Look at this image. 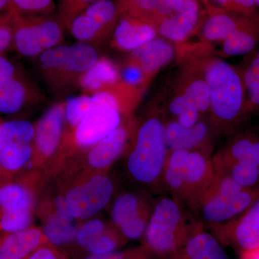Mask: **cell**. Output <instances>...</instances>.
I'll list each match as a JSON object with an SVG mask.
<instances>
[{"mask_svg": "<svg viewBox=\"0 0 259 259\" xmlns=\"http://www.w3.org/2000/svg\"><path fill=\"white\" fill-rule=\"evenodd\" d=\"M16 75L14 65L7 58L0 54V90L4 88L12 79H14Z\"/></svg>", "mask_w": 259, "mask_h": 259, "instance_id": "cell-40", "label": "cell"}, {"mask_svg": "<svg viewBox=\"0 0 259 259\" xmlns=\"http://www.w3.org/2000/svg\"><path fill=\"white\" fill-rule=\"evenodd\" d=\"M127 139V131L119 126L101 140L89 154L90 165L96 168H105L120 154Z\"/></svg>", "mask_w": 259, "mask_h": 259, "instance_id": "cell-25", "label": "cell"}, {"mask_svg": "<svg viewBox=\"0 0 259 259\" xmlns=\"http://www.w3.org/2000/svg\"><path fill=\"white\" fill-rule=\"evenodd\" d=\"M258 198L259 187L244 188L216 171L214 180L192 207L199 209L204 221L222 225L241 215Z\"/></svg>", "mask_w": 259, "mask_h": 259, "instance_id": "cell-1", "label": "cell"}, {"mask_svg": "<svg viewBox=\"0 0 259 259\" xmlns=\"http://www.w3.org/2000/svg\"><path fill=\"white\" fill-rule=\"evenodd\" d=\"M41 234L37 229L10 233L0 241V259H24L40 243Z\"/></svg>", "mask_w": 259, "mask_h": 259, "instance_id": "cell-24", "label": "cell"}, {"mask_svg": "<svg viewBox=\"0 0 259 259\" xmlns=\"http://www.w3.org/2000/svg\"><path fill=\"white\" fill-rule=\"evenodd\" d=\"M112 218L122 233L131 239H137L146 231V217L141 211L139 199L134 194H122L117 199Z\"/></svg>", "mask_w": 259, "mask_h": 259, "instance_id": "cell-16", "label": "cell"}, {"mask_svg": "<svg viewBox=\"0 0 259 259\" xmlns=\"http://www.w3.org/2000/svg\"><path fill=\"white\" fill-rule=\"evenodd\" d=\"M240 259H259V247L252 249L241 250Z\"/></svg>", "mask_w": 259, "mask_h": 259, "instance_id": "cell-46", "label": "cell"}, {"mask_svg": "<svg viewBox=\"0 0 259 259\" xmlns=\"http://www.w3.org/2000/svg\"><path fill=\"white\" fill-rule=\"evenodd\" d=\"M197 1H198V0H197ZM202 1H203L205 4H207V0H202Z\"/></svg>", "mask_w": 259, "mask_h": 259, "instance_id": "cell-50", "label": "cell"}, {"mask_svg": "<svg viewBox=\"0 0 259 259\" xmlns=\"http://www.w3.org/2000/svg\"><path fill=\"white\" fill-rule=\"evenodd\" d=\"M10 6L11 0H0V14H10Z\"/></svg>", "mask_w": 259, "mask_h": 259, "instance_id": "cell-47", "label": "cell"}, {"mask_svg": "<svg viewBox=\"0 0 259 259\" xmlns=\"http://www.w3.org/2000/svg\"><path fill=\"white\" fill-rule=\"evenodd\" d=\"M201 16V8L197 0H185L182 8L175 14L164 19L156 29L165 38L182 41L195 30Z\"/></svg>", "mask_w": 259, "mask_h": 259, "instance_id": "cell-15", "label": "cell"}, {"mask_svg": "<svg viewBox=\"0 0 259 259\" xmlns=\"http://www.w3.org/2000/svg\"><path fill=\"white\" fill-rule=\"evenodd\" d=\"M35 136L28 121H8L0 125V166L16 171L29 161L32 155L30 143Z\"/></svg>", "mask_w": 259, "mask_h": 259, "instance_id": "cell-8", "label": "cell"}, {"mask_svg": "<svg viewBox=\"0 0 259 259\" xmlns=\"http://www.w3.org/2000/svg\"><path fill=\"white\" fill-rule=\"evenodd\" d=\"M193 106L189 102L185 95L175 97L169 105V110L172 115L179 116L189 107Z\"/></svg>", "mask_w": 259, "mask_h": 259, "instance_id": "cell-42", "label": "cell"}, {"mask_svg": "<svg viewBox=\"0 0 259 259\" xmlns=\"http://www.w3.org/2000/svg\"><path fill=\"white\" fill-rule=\"evenodd\" d=\"M246 98V114L259 108V52L250 61L242 74Z\"/></svg>", "mask_w": 259, "mask_h": 259, "instance_id": "cell-29", "label": "cell"}, {"mask_svg": "<svg viewBox=\"0 0 259 259\" xmlns=\"http://www.w3.org/2000/svg\"><path fill=\"white\" fill-rule=\"evenodd\" d=\"M207 134V125L202 122H198L189 128L182 127L177 121H173L165 126L167 148L171 151L175 150L190 151L203 142Z\"/></svg>", "mask_w": 259, "mask_h": 259, "instance_id": "cell-22", "label": "cell"}, {"mask_svg": "<svg viewBox=\"0 0 259 259\" xmlns=\"http://www.w3.org/2000/svg\"><path fill=\"white\" fill-rule=\"evenodd\" d=\"M120 124V112L113 109H96L76 126V142L81 146L97 144L117 128Z\"/></svg>", "mask_w": 259, "mask_h": 259, "instance_id": "cell-13", "label": "cell"}, {"mask_svg": "<svg viewBox=\"0 0 259 259\" xmlns=\"http://www.w3.org/2000/svg\"><path fill=\"white\" fill-rule=\"evenodd\" d=\"M215 171L229 177L242 187L246 189L259 187V167L254 161H231L221 158L213 162Z\"/></svg>", "mask_w": 259, "mask_h": 259, "instance_id": "cell-26", "label": "cell"}, {"mask_svg": "<svg viewBox=\"0 0 259 259\" xmlns=\"http://www.w3.org/2000/svg\"><path fill=\"white\" fill-rule=\"evenodd\" d=\"M165 126L158 118H151L141 126L136 146L130 154L127 167L136 180L152 183L163 171L167 158Z\"/></svg>", "mask_w": 259, "mask_h": 259, "instance_id": "cell-4", "label": "cell"}, {"mask_svg": "<svg viewBox=\"0 0 259 259\" xmlns=\"http://www.w3.org/2000/svg\"><path fill=\"white\" fill-rule=\"evenodd\" d=\"M253 157L255 163L259 167V138L255 136L253 142Z\"/></svg>", "mask_w": 259, "mask_h": 259, "instance_id": "cell-48", "label": "cell"}, {"mask_svg": "<svg viewBox=\"0 0 259 259\" xmlns=\"http://www.w3.org/2000/svg\"><path fill=\"white\" fill-rule=\"evenodd\" d=\"M28 259H56L55 255L47 248H41L32 253Z\"/></svg>", "mask_w": 259, "mask_h": 259, "instance_id": "cell-45", "label": "cell"}, {"mask_svg": "<svg viewBox=\"0 0 259 259\" xmlns=\"http://www.w3.org/2000/svg\"><path fill=\"white\" fill-rule=\"evenodd\" d=\"M183 95L199 112L206 111L210 107V95L205 80H195L187 87Z\"/></svg>", "mask_w": 259, "mask_h": 259, "instance_id": "cell-33", "label": "cell"}, {"mask_svg": "<svg viewBox=\"0 0 259 259\" xmlns=\"http://www.w3.org/2000/svg\"><path fill=\"white\" fill-rule=\"evenodd\" d=\"M49 224L44 228V233L51 243L61 245L72 241L76 235V228L72 222L66 221L57 214L48 220Z\"/></svg>", "mask_w": 259, "mask_h": 259, "instance_id": "cell-30", "label": "cell"}, {"mask_svg": "<svg viewBox=\"0 0 259 259\" xmlns=\"http://www.w3.org/2000/svg\"><path fill=\"white\" fill-rule=\"evenodd\" d=\"M197 230L187 223L178 202L172 199L163 198L156 204L146 227V242L156 253H173Z\"/></svg>", "mask_w": 259, "mask_h": 259, "instance_id": "cell-3", "label": "cell"}, {"mask_svg": "<svg viewBox=\"0 0 259 259\" xmlns=\"http://www.w3.org/2000/svg\"><path fill=\"white\" fill-rule=\"evenodd\" d=\"M208 16L202 25V33L209 41H223L248 20V15L238 14L208 5Z\"/></svg>", "mask_w": 259, "mask_h": 259, "instance_id": "cell-18", "label": "cell"}, {"mask_svg": "<svg viewBox=\"0 0 259 259\" xmlns=\"http://www.w3.org/2000/svg\"><path fill=\"white\" fill-rule=\"evenodd\" d=\"M28 97V84L16 75L14 79L0 90V112L13 114L20 111Z\"/></svg>", "mask_w": 259, "mask_h": 259, "instance_id": "cell-27", "label": "cell"}, {"mask_svg": "<svg viewBox=\"0 0 259 259\" xmlns=\"http://www.w3.org/2000/svg\"><path fill=\"white\" fill-rule=\"evenodd\" d=\"M173 253L172 259H228L222 245L214 236L197 230Z\"/></svg>", "mask_w": 259, "mask_h": 259, "instance_id": "cell-20", "label": "cell"}, {"mask_svg": "<svg viewBox=\"0 0 259 259\" xmlns=\"http://www.w3.org/2000/svg\"><path fill=\"white\" fill-rule=\"evenodd\" d=\"M156 34L157 30L151 24L123 13L114 28V45L120 50L134 51L156 38Z\"/></svg>", "mask_w": 259, "mask_h": 259, "instance_id": "cell-14", "label": "cell"}, {"mask_svg": "<svg viewBox=\"0 0 259 259\" xmlns=\"http://www.w3.org/2000/svg\"><path fill=\"white\" fill-rule=\"evenodd\" d=\"M32 199L23 186L8 185L0 189V229L6 233L28 229L31 221Z\"/></svg>", "mask_w": 259, "mask_h": 259, "instance_id": "cell-10", "label": "cell"}, {"mask_svg": "<svg viewBox=\"0 0 259 259\" xmlns=\"http://www.w3.org/2000/svg\"><path fill=\"white\" fill-rule=\"evenodd\" d=\"M224 238L241 250L259 247V198L246 210L221 228Z\"/></svg>", "mask_w": 259, "mask_h": 259, "instance_id": "cell-12", "label": "cell"}, {"mask_svg": "<svg viewBox=\"0 0 259 259\" xmlns=\"http://www.w3.org/2000/svg\"><path fill=\"white\" fill-rule=\"evenodd\" d=\"M120 76L125 84L135 88L144 81L145 74L139 64L131 60L122 69Z\"/></svg>", "mask_w": 259, "mask_h": 259, "instance_id": "cell-37", "label": "cell"}, {"mask_svg": "<svg viewBox=\"0 0 259 259\" xmlns=\"http://www.w3.org/2000/svg\"><path fill=\"white\" fill-rule=\"evenodd\" d=\"M96 1L97 0H59V17L65 28H69L72 20Z\"/></svg>", "mask_w": 259, "mask_h": 259, "instance_id": "cell-34", "label": "cell"}, {"mask_svg": "<svg viewBox=\"0 0 259 259\" xmlns=\"http://www.w3.org/2000/svg\"><path fill=\"white\" fill-rule=\"evenodd\" d=\"M216 175L213 161L198 151H190L186 161L184 187L180 197L191 207L207 190Z\"/></svg>", "mask_w": 259, "mask_h": 259, "instance_id": "cell-11", "label": "cell"}, {"mask_svg": "<svg viewBox=\"0 0 259 259\" xmlns=\"http://www.w3.org/2000/svg\"><path fill=\"white\" fill-rule=\"evenodd\" d=\"M112 193L111 181L105 177L96 176L70 190L65 200L73 218L87 219L101 210L108 203Z\"/></svg>", "mask_w": 259, "mask_h": 259, "instance_id": "cell-9", "label": "cell"}, {"mask_svg": "<svg viewBox=\"0 0 259 259\" xmlns=\"http://www.w3.org/2000/svg\"><path fill=\"white\" fill-rule=\"evenodd\" d=\"M120 78L118 69L114 63L107 58L97 59L79 79L81 88L88 93H95L105 90L117 83Z\"/></svg>", "mask_w": 259, "mask_h": 259, "instance_id": "cell-23", "label": "cell"}, {"mask_svg": "<svg viewBox=\"0 0 259 259\" xmlns=\"http://www.w3.org/2000/svg\"><path fill=\"white\" fill-rule=\"evenodd\" d=\"M13 46V28L11 15L0 14V54Z\"/></svg>", "mask_w": 259, "mask_h": 259, "instance_id": "cell-38", "label": "cell"}, {"mask_svg": "<svg viewBox=\"0 0 259 259\" xmlns=\"http://www.w3.org/2000/svg\"><path fill=\"white\" fill-rule=\"evenodd\" d=\"M104 231V225L99 220L87 223L76 234L78 243L83 247H88L97 238L101 236Z\"/></svg>", "mask_w": 259, "mask_h": 259, "instance_id": "cell-36", "label": "cell"}, {"mask_svg": "<svg viewBox=\"0 0 259 259\" xmlns=\"http://www.w3.org/2000/svg\"><path fill=\"white\" fill-rule=\"evenodd\" d=\"M175 56V49L161 38H155L133 51L132 59L146 75L152 74L169 63Z\"/></svg>", "mask_w": 259, "mask_h": 259, "instance_id": "cell-21", "label": "cell"}, {"mask_svg": "<svg viewBox=\"0 0 259 259\" xmlns=\"http://www.w3.org/2000/svg\"><path fill=\"white\" fill-rule=\"evenodd\" d=\"M199 111L195 107L191 106L186 109L180 115L177 116V122L182 127L189 128L198 122Z\"/></svg>", "mask_w": 259, "mask_h": 259, "instance_id": "cell-41", "label": "cell"}, {"mask_svg": "<svg viewBox=\"0 0 259 259\" xmlns=\"http://www.w3.org/2000/svg\"><path fill=\"white\" fill-rule=\"evenodd\" d=\"M122 14L120 0H97L72 20L69 29L79 41H89L115 28Z\"/></svg>", "mask_w": 259, "mask_h": 259, "instance_id": "cell-7", "label": "cell"}, {"mask_svg": "<svg viewBox=\"0 0 259 259\" xmlns=\"http://www.w3.org/2000/svg\"><path fill=\"white\" fill-rule=\"evenodd\" d=\"M255 5H256V6L259 7V0H254Z\"/></svg>", "mask_w": 259, "mask_h": 259, "instance_id": "cell-49", "label": "cell"}, {"mask_svg": "<svg viewBox=\"0 0 259 259\" xmlns=\"http://www.w3.org/2000/svg\"><path fill=\"white\" fill-rule=\"evenodd\" d=\"M94 106L92 96H79L68 100L65 106V115L66 120L73 126H77L83 119L93 110Z\"/></svg>", "mask_w": 259, "mask_h": 259, "instance_id": "cell-32", "label": "cell"}, {"mask_svg": "<svg viewBox=\"0 0 259 259\" xmlns=\"http://www.w3.org/2000/svg\"><path fill=\"white\" fill-rule=\"evenodd\" d=\"M56 10L54 0H11L10 14L52 15Z\"/></svg>", "mask_w": 259, "mask_h": 259, "instance_id": "cell-31", "label": "cell"}, {"mask_svg": "<svg viewBox=\"0 0 259 259\" xmlns=\"http://www.w3.org/2000/svg\"><path fill=\"white\" fill-rule=\"evenodd\" d=\"M125 255L121 252L112 251L101 254H92L85 259H124Z\"/></svg>", "mask_w": 259, "mask_h": 259, "instance_id": "cell-44", "label": "cell"}, {"mask_svg": "<svg viewBox=\"0 0 259 259\" xmlns=\"http://www.w3.org/2000/svg\"><path fill=\"white\" fill-rule=\"evenodd\" d=\"M56 211L57 213L56 214L63 218V219L66 220V221H70L72 222L73 216L71 215L70 213L69 209H68L67 204H66V200L64 199L59 197L56 201Z\"/></svg>", "mask_w": 259, "mask_h": 259, "instance_id": "cell-43", "label": "cell"}, {"mask_svg": "<svg viewBox=\"0 0 259 259\" xmlns=\"http://www.w3.org/2000/svg\"><path fill=\"white\" fill-rule=\"evenodd\" d=\"M220 8L233 13L259 17L254 0H214Z\"/></svg>", "mask_w": 259, "mask_h": 259, "instance_id": "cell-35", "label": "cell"}, {"mask_svg": "<svg viewBox=\"0 0 259 259\" xmlns=\"http://www.w3.org/2000/svg\"><path fill=\"white\" fill-rule=\"evenodd\" d=\"M98 59L97 51L86 42L58 46L39 56L42 71L51 79H71L81 75ZM56 80V81H57Z\"/></svg>", "mask_w": 259, "mask_h": 259, "instance_id": "cell-6", "label": "cell"}, {"mask_svg": "<svg viewBox=\"0 0 259 259\" xmlns=\"http://www.w3.org/2000/svg\"><path fill=\"white\" fill-rule=\"evenodd\" d=\"M10 15L13 46L21 55L35 57L62 41L64 26L59 15Z\"/></svg>", "mask_w": 259, "mask_h": 259, "instance_id": "cell-5", "label": "cell"}, {"mask_svg": "<svg viewBox=\"0 0 259 259\" xmlns=\"http://www.w3.org/2000/svg\"><path fill=\"white\" fill-rule=\"evenodd\" d=\"M64 112V105L56 104L37 123L35 132L36 146L39 151L46 156L55 151L60 141Z\"/></svg>", "mask_w": 259, "mask_h": 259, "instance_id": "cell-19", "label": "cell"}, {"mask_svg": "<svg viewBox=\"0 0 259 259\" xmlns=\"http://www.w3.org/2000/svg\"><path fill=\"white\" fill-rule=\"evenodd\" d=\"M116 246H117V242L114 238L109 236L101 235L95 241L92 242L87 248L93 254H101V253L114 251Z\"/></svg>", "mask_w": 259, "mask_h": 259, "instance_id": "cell-39", "label": "cell"}, {"mask_svg": "<svg viewBox=\"0 0 259 259\" xmlns=\"http://www.w3.org/2000/svg\"><path fill=\"white\" fill-rule=\"evenodd\" d=\"M122 13L151 24L155 28L175 14L185 0H120Z\"/></svg>", "mask_w": 259, "mask_h": 259, "instance_id": "cell-17", "label": "cell"}, {"mask_svg": "<svg viewBox=\"0 0 259 259\" xmlns=\"http://www.w3.org/2000/svg\"><path fill=\"white\" fill-rule=\"evenodd\" d=\"M204 74L214 115L227 123L239 121L246 114V92L242 74L219 59L210 61Z\"/></svg>", "mask_w": 259, "mask_h": 259, "instance_id": "cell-2", "label": "cell"}, {"mask_svg": "<svg viewBox=\"0 0 259 259\" xmlns=\"http://www.w3.org/2000/svg\"><path fill=\"white\" fill-rule=\"evenodd\" d=\"M190 151L175 150L166 158L163 172L168 187L180 196L184 187L185 165Z\"/></svg>", "mask_w": 259, "mask_h": 259, "instance_id": "cell-28", "label": "cell"}]
</instances>
